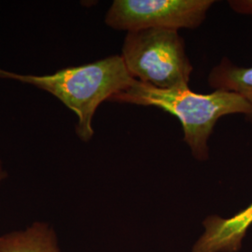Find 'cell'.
I'll list each match as a JSON object with an SVG mask.
<instances>
[{"label":"cell","mask_w":252,"mask_h":252,"mask_svg":"<svg viewBox=\"0 0 252 252\" xmlns=\"http://www.w3.org/2000/svg\"><path fill=\"white\" fill-rule=\"evenodd\" d=\"M0 79L33 85L60 100L77 115L76 134L83 142H89L94 136L93 118L100 104L128 89L135 81L128 72L122 55H111L42 76L0 68Z\"/></svg>","instance_id":"2"},{"label":"cell","mask_w":252,"mask_h":252,"mask_svg":"<svg viewBox=\"0 0 252 252\" xmlns=\"http://www.w3.org/2000/svg\"><path fill=\"white\" fill-rule=\"evenodd\" d=\"M207 82L214 90L233 92L242 96L252 108V66L241 67L223 57L208 75ZM252 122V117L249 120Z\"/></svg>","instance_id":"7"},{"label":"cell","mask_w":252,"mask_h":252,"mask_svg":"<svg viewBox=\"0 0 252 252\" xmlns=\"http://www.w3.org/2000/svg\"><path fill=\"white\" fill-rule=\"evenodd\" d=\"M6 177H7V173L4 171L3 165H2V162L0 161V183H1V181L4 180Z\"/></svg>","instance_id":"9"},{"label":"cell","mask_w":252,"mask_h":252,"mask_svg":"<svg viewBox=\"0 0 252 252\" xmlns=\"http://www.w3.org/2000/svg\"><path fill=\"white\" fill-rule=\"evenodd\" d=\"M109 102L156 107L180 120L184 141L192 156L201 162L209 158L208 139L221 117L244 114L252 117V106L239 94L215 90L211 94H197L189 86L160 89L136 81L126 91L114 94Z\"/></svg>","instance_id":"1"},{"label":"cell","mask_w":252,"mask_h":252,"mask_svg":"<svg viewBox=\"0 0 252 252\" xmlns=\"http://www.w3.org/2000/svg\"><path fill=\"white\" fill-rule=\"evenodd\" d=\"M228 4L234 12L252 16V0H230Z\"/></svg>","instance_id":"8"},{"label":"cell","mask_w":252,"mask_h":252,"mask_svg":"<svg viewBox=\"0 0 252 252\" xmlns=\"http://www.w3.org/2000/svg\"><path fill=\"white\" fill-rule=\"evenodd\" d=\"M0 252H60L54 230L34 222L24 231L0 236Z\"/></svg>","instance_id":"6"},{"label":"cell","mask_w":252,"mask_h":252,"mask_svg":"<svg viewBox=\"0 0 252 252\" xmlns=\"http://www.w3.org/2000/svg\"><path fill=\"white\" fill-rule=\"evenodd\" d=\"M122 57L136 81L160 89L189 86L192 64L177 30L146 29L127 32Z\"/></svg>","instance_id":"3"},{"label":"cell","mask_w":252,"mask_h":252,"mask_svg":"<svg viewBox=\"0 0 252 252\" xmlns=\"http://www.w3.org/2000/svg\"><path fill=\"white\" fill-rule=\"evenodd\" d=\"M214 0H114L105 24L116 30L195 29L207 17Z\"/></svg>","instance_id":"4"},{"label":"cell","mask_w":252,"mask_h":252,"mask_svg":"<svg viewBox=\"0 0 252 252\" xmlns=\"http://www.w3.org/2000/svg\"><path fill=\"white\" fill-rule=\"evenodd\" d=\"M206 231L194 244L191 252H237L252 225V204L231 218L207 217Z\"/></svg>","instance_id":"5"}]
</instances>
